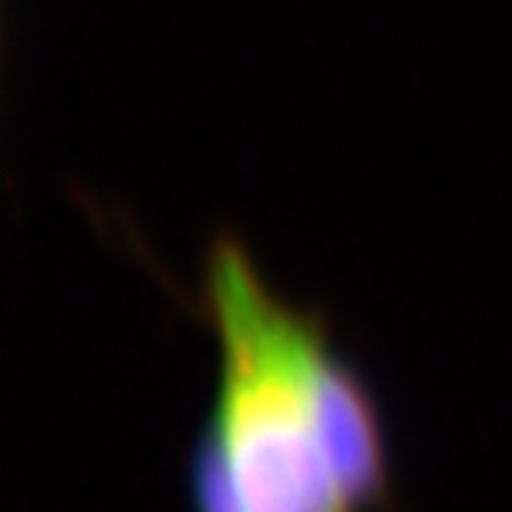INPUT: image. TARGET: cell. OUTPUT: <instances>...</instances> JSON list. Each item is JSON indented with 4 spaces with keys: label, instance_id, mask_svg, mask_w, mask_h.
<instances>
[{
    "label": "cell",
    "instance_id": "6da1fadb",
    "mask_svg": "<svg viewBox=\"0 0 512 512\" xmlns=\"http://www.w3.org/2000/svg\"><path fill=\"white\" fill-rule=\"evenodd\" d=\"M214 402L191 453V512H370L393 498L379 404L325 325L268 285L237 239L205 256Z\"/></svg>",
    "mask_w": 512,
    "mask_h": 512
}]
</instances>
